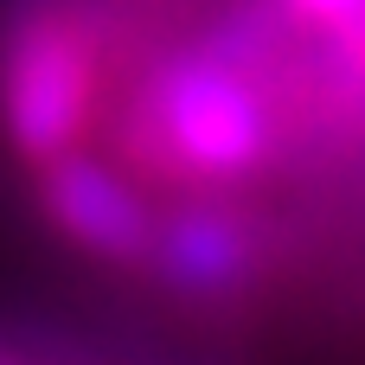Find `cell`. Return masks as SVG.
<instances>
[{
    "label": "cell",
    "instance_id": "6da1fadb",
    "mask_svg": "<svg viewBox=\"0 0 365 365\" xmlns=\"http://www.w3.org/2000/svg\"><path fill=\"white\" fill-rule=\"evenodd\" d=\"M103 45L90 0H19L0 19V135L26 167L90 141Z\"/></svg>",
    "mask_w": 365,
    "mask_h": 365
},
{
    "label": "cell",
    "instance_id": "7a4b0ae2",
    "mask_svg": "<svg viewBox=\"0 0 365 365\" xmlns=\"http://www.w3.org/2000/svg\"><path fill=\"white\" fill-rule=\"evenodd\" d=\"M32 192H38L45 225L71 250H83V257H96L109 269H135L141 276L148 244H154V205L141 199V186L122 167H109L90 148H71V154L32 167Z\"/></svg>",
    "mask_w": 365,
    "mask_h": 365
},
{
    "label": "cell",
    "instance_id": "3957f363",
    "mask_svg": "<svg viewBox=\"0 0 365 365\" xmlns=\"http://www.w3.org/2000/svg\"><path fill=\"white\" fill-rule=\"evenodd\" d=\"M0 365H19V359H13V353H0Z\"/></svg>",
    "mask_w": 365,
    "mask_h": 365
}]
</instances>
